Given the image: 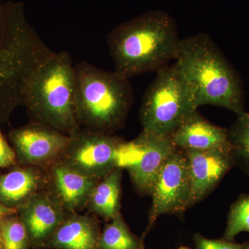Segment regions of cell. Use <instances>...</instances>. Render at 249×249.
<instances>
[{"label": "cell", "mask_w": 249, "mask_h": 249, "mask_svg": "<svg viewBox=\"0 0 249 249\" xmlns=\"http://www.w3.org/2000/svg\"><path fill=\"white\" fill-rule=\"evenodd\" d=\"M53 52L28 22L22 3H0V128L23 106L31 74Z\"/></svg>", "instance_id": "obj_1"}, {"label": "cell", "mask_w": 249, "mask_h": 249, "mask_svg": "<svg viewBox=\"0 0 249 249\" xmlns=\"http://www.w3.org/2000/svg\"><path fill=\"white\" fill-rule=\"evenodd\" d=\"M181 39L173 17L150 11L114 27L107 43L115 71L129 79L169 65Z\"/></svg>", "instance_id": "obj_2"}, {"label": "cell", "mask_w": 249, "mask_h": 249, "mask_svg": "<svg viewBox=\"0 0 249 249\" xmlns=\"http://www.w3.org/2000/svg\"><path fill=\"white\" fill-rule=\"evenodd\" d=\"M175 60L191 87L196 107L213 106L237 115L245 111L240 77L207 34L181 39Z\"/></svg>", "instance_id": "obj_3"}, {"label": "cell", "mask_w": 249, "mask_h": 249, "mask_svg": "<svg viewBox=\"0 0 249 249\" xmlns=\"http://www.w3.org/2000/svg\"><path fill=\"white\" fill-rule=\"evenodd\" d=\"M75 116L81 128L112 134L122 128L134 102L128 78L81 62L75 66Z\"/></svg>", "instance_id": "obj_4"}, {"label": "cell", "mask_w": 249, "mask_h": 249, "mask_svg": "<svg viewBox=\"0 0 249 249\" xmlns=\"http://www.w3.org/2000/svg\"><path fill=\"white\" fill-rule=\"evenodd\" d=\"M75 65L68 52H53L31 74L23 106L31 121L67 135L80 128L74 111Z\"/></svg>", "instance_id": "obj_5"}, {"label": "cell", "mask_w": 249, "mask_h": 249, "mask_svg": "<svg viewBox=\"0 0 249 249\" xmlns=\"http://www.w3.org/2000/svg\"><path fill=\"white\" fill-rule=\"evenodd\" d=\"M197 109L191 87L174 62L157 72L144 93L139 114L142 130L170 138Z\"/></svg>", "instance_id": "obj_6"}, {"label": "cell", "mask_w": 249, "mask_h": 249, "mask_svg": "<svg viewBox=\"0 0 249 249\" xmlns=\"http://www.w3.org/2000/svg\"><path fill=\"white\" fill-rule=\"evenodd\" d=\"M178 150L170 137L142 130L130 142L123 141L117 153V167L127 170L136 191L151 196L162 165Z\"/></svg>", "instance_id": "obj_7"}, {"label": "cell", "mask_w": 249, "mask_h": 249, "mask_svg": "<svg viewBox=\"0 0 249 249\" xmlns=\"http://www.w3.org/2000/svg\"><path fill=\"white\" fill-rule=\"evenodd\" d=\"M123 140L112 134L80 127L70 135L60 160L79 173L100 179L117 167V153Z\"/></svg>", "instance_id": "obj_8"}, {"label": "cell", "mask_w": 249, "mask_h": 249, "mask_svg": "<svg viewBox=\"0 0 249 249\" xmlns=\"http://www.w3.org/2000/svg\"><path fill=\"white\" fill-rule=\"evenodd\" d=\"M191 178L186 153L176 150L160 170L151 193L152 202L146 231H150L160 216L181 213L188 209Z\"/></svg>", "instance_id": "obj_9"}, {"label": "cell", "mask_w": 249, "mask_h": 249, "mask_svg": "<svg viewBox=\"0 0 249 249\" xmlns=\"http://www.w3.org/2000/svg\"><path fill=\"white\" fill-rule=\"evenodd\" d=\"M8 139L18 164L44 169L60 160L70 142V136L34 121L11 129Z\"/></svg>", "instance_id": "obj_10"}, {"label": "cell", "mask_w": 249, "mask_h": 249, "mask_svg": "<svg viewBox=\"0 0 249 249\" xmlns=\"http://www.w3.org/2000/svg\"><path fill=\"white\" fill-rule=\"evenodd\" d=\"M18 214L27 229L31 247L45 248L50 237L70 212L47 188L37 192Z\"/></svg>", "instance_id": "obj_11"}, {"label": "cell", "mask_w": 249, "mask_h": 249, "mask_svg": "<svg viewBox=\"0 0 249 249\" xmlns=\"http://www.w3.org/2000/svg\"><path fill=\"white\" fill-rule=\"evenodd\" d=\"M191 178V196L188 208L206 197L220 182L235 160L231 151H187Z\"/></svg>", "instance_id": "obj_12"}, {"label": "cell", "mask_w": 249, "mask_h": 249, "mask_svg": "<svg viewBox=\"0 0 249 249\" xmlns=\"http://www.w3.org/2000/svg\"><path fill=\"white\" fill-rule=\"evenodd\" d=\"M46 188L58 199L67 211L79 213L86 209L96 178H89L59 160L46 168Z\"/></svg>", "instance_id": "obj_13"}, {"label": "cell", "mask_w": 249, "mask_h": 249, "mask_svg": "<svg viewBox=\"0 0 249 249\" xmlns=\"http://www.w3.org/2000/svg\"><path fill=\"white\" fill-rule=\"evenodd\" d=\"M175 146L183 152L231 151L229 130L209 122L197 110L170 137Z\"/></svg>", "instance_id": "obj_14"}, {"label": "cell", "mask_w": 249, "mask_h": 249, "mask_svg": "<svg viewBox=\"0 0 249 249\" xmlns=\"http://www.w3.org/2000/svg\"><path fill=\"white\" fill-rule=\"evenodd\" d=\"M47 185V171L44 168L14 165L6 173H0V204L18 211Z\"/></svg>", "instance_id": "obj_15"}, {"label": "cell", "mask_w": 249, "mask_h": 249, "mask_svg": "<svg viewBox=\"0 0 249 249\" xmlns=\"http://www.w3.org/2000/svg\"><path fill=\"white\" fill-rule=\"evenodd\" d=\"M101 233L95 218L70 213L46 244L45 248L98 249Z\"/></svg>", "instance_id": "obj_16"}, {"label": "cell", "mask_w": 249, "mask_h": 249, "mask_svg": "<svg viewBox=\"0 0 249 249\" xmlns=\"http://www.w3.org/2000/svg\"><path fill=\"white\" fill-rule=\"evenodd\" d=\"M123 170L116 168L95 185L86 209L111 220L120 212Z\"/></svg>", "instance_id": "obj_17"}, {"label": "cell", "mask_w": 249, "mask_h": 249, "mask_svg": "<svg viewBox=\"0 0 249 249\" xmlns=\"http://www.w3.org/2000/svg\"><path fill=\"white\" fill-rule=\"evenodd\" d=\"M142 242L139 240L124 222L121 213L111 219L100 235L98 249H138Z\"/></svg>", "instance_id": "obj_18"}, {"label": "cell", "mask_w": 249, "mask_h": 249, "mask_svg": "<svg viewBox=\"0 0 249 249\" xmlns=\"http://www.w3.org/2000/svg\"><path fill=\"white\" fill-rule=\"evenodd\" d=\"M229 130L235 163H239L249 173V113L242 111Z\"/></svg>", "instance_id": "obj_19"}, {"label": "cell", "mask_w": 249, "mask_h": 249, "mask_svg": "<svg viewBox=\"0 0 249 249\" xmlns=\"http://www.w3.org/2000/svg\"><path fill=\"white\" fill-rule=\"evenodd\" d=\"M30 240L25 226L17 213L0 220V249H28Z\"/></svg>", "instance_id": "obj_20"}, {"label": "cell", "mask_w": 249, "mask_h": 249, "mask_svg": "<svg viewBox=\"0 0 249 249\" xmlns=\"http://www.w3.org/2000/svg\"><path fill=\"white\" fill-rule=\"evenodd\" d=\"M242 232H249V196H241L232 205L223 240L232 241Z\"/></svg>", "instance_id": "obj_21"}, {"label": "cell", "mask_w": 249, "mask_h": 249, "mask_svg": "<svg viewBox=\"0 0 249 249\" xmlns=\"http://www.w3.org/2000/svg\"><path fill=\"white\" fill-rule=\"evenodd\" d=\"M196 249H249V243L238 244L232 241L211 240L201 234L194 236Z\"/></svg>", "instance_id": "obj_22"}, {"label": "cell", "mask_w": 249, "mask_h": 249, "mask_svg": "<svg viewBox=\"0 0 249 249\" xmlns=\"http://www.w3.org/2000/svg\"><path fill=\"white\" fill-rule=\"evenodd\" d=\"M17 164L16 152L0 128V168H9Z\"/></svg>", "instance_id": "obj_23"}, {"label": "cell", "mask_w": 249, "mask_h": 249, "mask_svg": "<svg viewBox=\"0 0 249 249\" xmlns=\"http://www.w3.org/2000/svg\"><path fill=\"white\" fill-rule=\"evenodd\" d=\"M17 213V210L11 209L0 204V220L6 215Z\"/></svg>", "instance_id": "obj_24"}, {"label": "cell", "mask_w": 249, "mask_h": 249, "mask_svg": "<svg viewBox=\"0 0 249 249\" xmlns=\"http://www.w3.org/2000/svg\"><path fill=\"white\" fill-rule=\"evenodd\" d=\"M178 249H191L190 248H188V247H181L180 248H178Z\"/></svg>", "instance_id": "obj_25"}, {"label": "cell", "mask_w": 249, "mask_h": 249, "mask_svg": "<svg viewBox=\"0 0 249 249\" xmlns=\"http://www.w3.org/2000/svg\"><path fill=\"white\" fill-rule=\"evenodd\" d=\"M138 249H145V247H144V246L142 245V247H141L140 248H139Z\"/></svg>", "instance_id": "obj_26"}, {"label": "cell", "mask_w": 249, "mask_h": 249, "mask_svg": "<svg viewBox=\"0 0 249 249\" xmlns=\"http://www.w3.org/2000/svg\"><path fill=\"white\" fill-rule=\"evenodd\" d=\"M5 0H0V3H3L4 2Z\"/></svg>", "instance_id": "obj_27"}, {"label": "cell", "mask_w": 249, "mask_h": 249, "mask_svg": "<svg viewBox=\"0 0 249 249\" xmlns=\"http://www.w3.org/2000/svg\"></svg>", "instance_id": "obj_28"}]
</instances>
